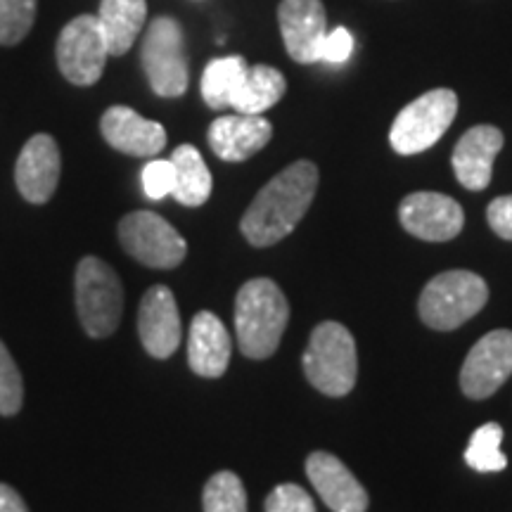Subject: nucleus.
Returning <instances> with one entry per match:
<instances>
[{"instance_id":"1","label":"nucleus","mask_w":512,"mask_h":512,"mask_svg":"<svg viewBox=\"0 0 512 512\" xmlns=\"http://www.w3.org/2000/svg\"><path fill=\"white\" fill-rule=\"evenodd\" d=\"M318 188L313 162H294L271 178L242 216L240 228L249 245L271 247L297 228L309 211Z\"/></svg>"},{"instance_id":"2","label":"nucleus","mask_w":512,"mask_h":512,"mask_svg":"<svg viewBox=\"0 0 512 512\" xmlns=\"http://www.w3.org/2000/svg\"><path fill=\"white\" fill-rule=\"evenodd\" d=\"M290 320L283 290L268 278H254L240 287L235 299V335L247 358H268L280 347Z\"/></svg>"},{"instance_id":"3","label":"nucleus","mask_w":512,"mask_h":512,"mask_svg":"<svg viewBox=\"0 0 512 512\" xmlns=\"http://www.w3.org/2000/svg\"><path fill=\"white\" fill-rule=\"evenodd\" d=\"M304 373L325 396H347L356 384V342L342 323H320L311 332L304 354Z\"/></svg>"},{"instance_id":"4","label":"nucleus","mask_w":512,"mask_h":512,"mask_svg":"<svg viewBox=\"0 0 512 512\" xmlns=\"http://www.w3.org/2000/svg\"><path fill=\"white\" fill-rule=\"evenodd\" d=\"M76 311L88 337L117 332L124 313V287L117 271L98 256H83L76 266Z\"/></svg>"},{"instance_id":"5","label":"nucleus","mask_w":512,"mask_h":512,"mask_svg":"<svg viewBox=\"0 0 512 512\" xmlns=\"http://www.w3.org/2000/svg\"><path fill=\"white\" fill-rule=\"evenodd\" d=\"M489 299L484 278L472 271H446L432 278L420 294V318L434 330H456L477 316Z\"/></svg>"},{"instance_id":"6","label":"nucleus","mask_w":512,"mask_h":512,"mask_svg":"<svg viewBox=\"0 0 512 512\" xmlns=\"http://www.w3.org/2000/svg\"><path fill=\"white\" fill-rule=\"evenodd\" d=\"M140 60L150 88L159 98H181L188 91L190 67L185 57V36L174 17L152 19L143 38Z\"/></svg>"},{"instance_id":"7","label":"nucleus","mask_w":512,"mask_h":512,"mask_svg":"<svg viewBox=\"0 0 512 512\" xmlns=\"http://www.w3.org/2000/svg\"><path fill=\"white\" fill-rule=\"evenodd\" d=\"M458 112V95L448 88H437L420 95L396 114L389 143L399 155H418L439 143Z\"/></svg>"},{"instance_id":"8","label":"nucleus","mask_w":512,"mask_h":512,"mask_svg":"<svg viewBox=\"0 0 512 512\" xmlns=\"http://www.w3.org/2000/svg\"><path fill=\"white\" fill-rule=\"evenodd\" d=\"M57 67L74 86H93L105 72L110 46L102 34L98 17L79 15L60 31L57 38Z\"/></svg>"},{"instance_id":"9","label":"nucleus","mask_w":512,"mask_h":512,"mask_svg":"<svg viewBox=\"0 0 512 512\" xmlns=\"http://www.w3.org/2000/svg\"><path fill=\"white\" fill-rule=\"evenodd\" d=\"M119 240L126 254L150 268H176L188 254V245L181 233L152 211L126 214L119 221Z\"/></svg>"},{"instance_id":"10","label":"nucleus","mask_w":512,"mask_h":512,"mask_svg":"<svg viewBox=\"0 0 512 512\" xmlns=\"http://www.w3.org/2000/svg\"><path fill=\"white\" fill-rule=\"evenodd\" d=\"M512 375V332L494 330L467 354L460 370V387L467 399H489Z\"/></svg>"},{"instance_id":"11","label":"nucleus","mask_w":512,"mask_h":512,"mask_svg":"<svg viewBox=\"0 0 512 512\" xmlns=\"http://www.w3.org/2000/svg\"><path fill=\"white\" fill-rule=\"evenodd\" d=\"M399 221L408 233L427 242L453 240L463 230V207L441 192H413L399 207Z\"/></svg>"},{"instance_id":"12","label":"nucleus","mask_w":512,"mask_h":512,"mask_svg":"<svg viewBox=\"0 0 512 512\" xmlns=\"http://www.w3.org/2000/svg\"><path fill=\"white\" fill-rule=\"evenodd\" d=\"M278 24L294 62H320V48L328 36V17L320 0H283L278 8Z\"/></svg>"},{"instance_id":"13","label":"nucleus","mask_w":512,"mask_h":512,"mask_svg":"<svg viewBox=\"0 0 512 512\" xmlns=\"http://www.w3.org/2000/svg\"><path fill=\"white\" fill-rule=\"evenodd\" d=\"M138 332L145 351L155 358H169L181 347V313L174 292L164 285L150 287L143 294L138 311Z\"/></svg>"},{"instance_id":"14","label":"nucleus","mask_w":512,"mask_h":512,"mask_svg":"<svg viewBox=\"0 0 512 512\" xmlns=\"http://www.w3.org/2000/svg\"><path fill=\"white\" fill-rule=\"evenodd\" d=\"M60 147L48 133H36L27 140L17 157L15 183L19 195L31 204H46L60 183Z\"/></svg>"},{"instance_id":"15","label":"nucleus","mask_w":512,"mask_h":512,"mask_svg":"<svg viewBox=\"0 0 512 512\" xmlns=\"http://www.w3.org/2000/svg\"><path fill=\"white\" fill-rule=\"evenodd\" d=\"M306 475L313 489L332 512H366L368 491L351 475V470L328 451H316L306 458Z\"/></svg>"},{"instance_id":"16","label":"nucleus","mask_w":512,"mask_h":512,"mask_svg":"<svg viewBox=\"0 0 512 512\" xmlns=\"http://www.w3.org/2000/svg\"><path fill=\"white\" fill-rule=\"evenodd\" d=\"M100 131L107 145L131 157H155L166 145L162 124L143 119L136 110L124 105H114L102 114Z\"/></svg>"},{"instance_id":"17","label":"nucleus","mask_w":512,"mask_h":512,"mask_svg":"<svg viewBox=\"0 0 512 512\" xmlns=\"http://www.w3.org/2000/svg\"><path fill=\"white\" fill-rule=\"evenodd\" d=\"M273 126L261 114H228L209 126V145L223 162H245L271 143Z\"/></svg>"},{"instance_id":"18","label":"nucleus","mask_w":512,"mask_h":512,"mask_svg":"<svg viewBox=\"0 0 512 512\" xmlns=\"http://www.w3.org/2000/svg\"><path fill=\"white\" fill-rule=\"evenodd\" d=\"M503 150V133L496 126H475L463 133L451 164L458 183L467 190H484L494 174V159Z\"/></svg>"},{"instance_id":"19","label":"nucleus","mask_w":512,"mask_h":512,"mask_svg":"<svg viewBox=\"0 0 512 512\" xmlns=\"http://www.w3.org/2000/svg\"><path fill=\"white\" fill-rule=\"evenodd\" d=\"M230 335L221 318L211 311H200L190 323L188 363L200 377H221L230 363Z\"/></svg>"},{"instance_id":"20","label":"nucleus","mask_w":512,"mask_h":512,"mask_svg":"<svg viewBox=\"0 0 512 512\" xmlns=\"http://www.w3.org/2000/svg\"><path fill=\"white\" fill-rule=\"evenodd\" d=\"M145 0H100L98 22L107 38L112 57H121L131 50L145 27Z\"/></svg>"},{"instance_id":"21","label":"nucleus","mask_w":512,"mask_h":512,"mask_svg":"<svg viewBox=\"0 0 512 512\" xmlns=\"http://www.w3.org/2000/svg\"><path fill=\"white\" fill-rule=\"evenodd\" d=\"M285 91L287 81L278 69L268 64H254V67H247L230 107L240 114H264L283 100Z\"/></svg>"},{"instance_id":"22","label":"nucleus","mask_w":512,"mask_h":512,"mask_svg":"<svg viewBox=\"0 0 512 512\" xmlns=\"http://www.w3.org/2000/svg\"><path fill=\"white\" fill-rule=\"evenodd\" d=\"M171 164H174L176 171V183L171 195L183 207H202L211 195V174L200 150L192 145H178L174 155H171Z\"/></svg>"},{"instance_id":"23","label":"nucleus","mask_w":512,"mask_h":512,"mask_svg":"<svg viewBox=\"0 0 512 512\" xmlns=\"http://www.w3.org/2000/svg\"><path fill=\"white\" fill-rule=\"evenodd\" d=\"M249 64L245 57L228 55L216 57L207 64L202 74V98L211 110H226L230 107L235 91H238L242 76H245Z\"/></svg>"},{"instance_id":"24","label":"nucleus","mask_w":512,"mask_h":512,"mask_svg":"<svg viewBox=\"0 0 512 512\" xmlns=\"http://www.w3.org/2000/svg\"><path fill=\"white\" fill-rule=\"evenodd\" d=\"M503 427L498 422H486L472 434L465 448V463L477 472H501L508 467V458L501 451Z\"/></svg>"},{"instance_id":"25","label":"nucleus","mask_w":512,"mask_h":512,"mask_svg":"<svg viewBox=\"0 0 512 512\" xmlns=\"http://www.w3.org/2000/svg\"><path fill=\"white\" fill-rule=\"evenodd\" d=\"M204 512H247V491L235 472H216L204 484Z\"/></svg>"},{"instance_id":"26","label":"nucleus","mask_w":512,"mask_h":512,"mask_svg":"<svg viewBox=\"0 0 512 512\" xmlns=\"http://www.w3.org/2000/svg\"><path fill=\"white\" fill-rule=\"evenodd\" d=\"M36 0H0V46H17L36 22Z\"/></svg>"},{"instance_id":"27","label":"nucleus","mask_w":512,"mask_h":512,"mask_svg":"<svg viewBox=\"0 0 512 512\" xmlns=\"http://www.w3.org/2000/svg\"><path fill=\"white\" fill-rule=\"evenodd\" d=\"M24 403V382L15 358L0 342V415H17Z\"/></svg>"},{"instance_id":"28","label":"nucleus","mask_w":512,"mask_h":512,"mask_svg":"<svg viewBox=\"0 0 512 512\" xmlns=\"http://www.w3.org/2000/svg\"><path fill=\"white\" fill-rule=\"evenodd\" d=\"M266 512H316V503L297 484H280L266 498Z\"/></svg>"},{"instance_id":"29","label":"nucleus","mask_w":512,"mask_h":512,"mask_svg":"<svg viewBox=\"0 0 512 512\" xmlns=\"http://www.w3.org/2000/svg\"><path fill=\"white\" fill-rule=\"evenodd\" d=\"M176 171L171 159H155L143 169V188L150 200H164L174 192Z\"/></svg>"},{"instance_id":"30","label":"nucleus","mask_w":512,"mask_h":512,"mask_svg":"<svg viewBox=\"0 0 512 512\" xmlns=\"http://www.w3.org/2000/svg\"><path fill=\"white\" fill-rule=\"evenodd\" d=\"M351 53H354V36L349 34V29L337 27L325 36L323 48H320V62L342 64L349 60Z\"/></svg>"},{"instance_id":"31","label":"nucleus","mask_w":512,"mask_h":512,"mask_svg":"<svg viewBox=\"0 0 512 512\" xmlns=\"http://www.w3.org/2000/svg\"><path fill=\"white\" fill-rule=\"evenodd\" d=\"M486 221L503 240H512V195H503L489 204Z\"/></svg>"},{"instance_id":"32","label":"nucleus","mask_w":512,"mask_h":512,"mask_svg":"<svg viewBox=\"0 0 512 512\" xmlns=\"http://www.w3.org/2000/svg\"><path fill=\"white\" fill-rule=\"evenodd\" d=\"M0 512H29V508L12 486L0 484Z\"/></svg>"}]
</instances>
